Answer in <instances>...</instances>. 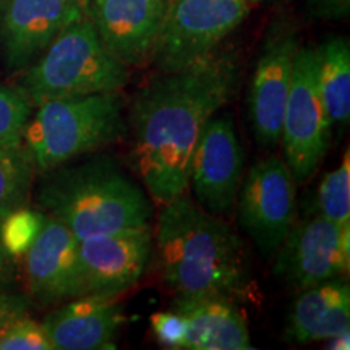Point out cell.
<instances>
[{
    "label": "cell",
    "mask_w": 350,
    "mask_h": 350,
    "mask_svg": "<svg viewBox=\"0 0 350 350\" xmlns=\"http://www.w3.org/2000/svg\"><path fill=\"white\" fill-rule=\"evenodd\" d=\"M239 85V55L217 49L187 67L159 72L135 94L130 164L152 200L164 204L187 193L201 130Z\"/></svg>",
    "instance_id": "6da1fadb"
},
{
    "label": "cell",
    "mask_w": 350,
    "mask_h": 350,
    "mask_svg": "<svg viewBox=\"0 0 350 350\" xmlns=\"http://www.w3.org/2000/svg\"><path fill=\"white\" fill-rule=\"evenodd\" d=\"M163 279L177 295H255L247 248L221 216L208 213L187 193L164 203L152 232Z\"/></svg>",
    "instance_id": "7a4b0ae2"
},
{
    "label": "cell",
    "mask_w": 350,
    "mask_h": 350,
    "mask_svg": "<svg viewBox=\"0 0 350 350\" xmlns=\"http://www.w3.org/2000/svg\"><path fill=\"white\" fill-rule=\"evenodd\" d=\"M39 203L78 240L150 226L152 203L146 191L109 154L49 170Z\"/></svg>",
    "instance_id": "3957f363"
},
{
    "label": "cell",
    "mask_w": 350,
    "mask_h": 350,
    "mask_svg": "<svg viewBox=\"0 0 350 350\" xmlns=\"http://www.w3.org/2000/svg\"><path fill=\"white\" fill-rule=\"evenodd\" d=\"M129 133L120 91L42 103L23 135L34 170L46 174Z\"/></svg>",
    "instance_id": "277c9868"
},
{
    "label": "cell",
    "mask_w": 350,
    "mask_h": 350,
    "mask_svg": "<svg viewBox=\"0 0 350 350\" xmlns=\"http://www.w3.org/2000/svg\"><path fill=\"white\" fill-rule=\"evenodd\" d=\"M129 80L130 68L106 49L93 23L83 15L26 68L20 88L38 107L54 99L120 91Z\"/></svg>",
    "instance_id": "5b68a950"
},
{
    "label": "cell",
    "mask_w": 350,
    "mask_h": 350,
    "mask_svg": "<svg viewBox=\"0 0 350 350\" xmlns=\"http://www.w3.org/2000/svg\"><path fill=\"white\" fill-rule=\"evenodd\" d=\"M260 0H169L151 62L174 72L211 55Z\"/></svg>",
    "instance_id": "8992f818"
},
{
    "label": "cell",
    "mask_w": 350,
    "mask_h": 350,
    "mask_svg": "<svg viewBox=\"0 0 350 350\" xmlns=\"http://www.w3.org/2000/svg\"><path fill=\"white\" fill-rule=\"evenodd\" d=\"M331 130L318 88L317 52L300 46L281 129L284 161L299 185L310 180L325 161Z\"/></svg>",
    "instance_id": "52a82bcc"
},
{
    "label": "cell",
    "mask_w": 350,
    "mask_h": 350,
    "mask_svg": "<svg viewBox=\"0 0 350 350\" xmlns=\"http://www.w3.org/2000/svg\"><path fill=\"white\" fill-rule=\"evenodd\" d=\"M235 204L242 230L261 256L271 260L297 217V182L286 161L269 156L253 164Z\"/></svg>",
    "instance_id": "ba28073f"
},
{
    "label": "cell",
    "mask_w": 350,
    "mask_h": 350,
    "mask_svg": "<svg viewBox=\"0 0 350 350\" xmlns=\"http://www.w3.org/2000/svg\"><path fill=\"white\" fill-rule=\"evenodd\" d=\"M274 273L292 291L345 279L350 266V227L319 214L294 222L275 252Z\"/></svg>",
    "instance_id": "9c48e42d"
},
{
    "label": "cell",
    "mask_w": 350,
    "mask_h": 350,
    "mask_svg": "<svg viewBox=\"0 0 350 350\" xmlns=\"http://www.w3.org/2000/svg\"><path fill=\"white\" fill-rule=\"evenodd\" d=\"M299 47V31L292 21L275 20L271 25L247 96L253 137L262 150H273L281 142L284 109Z\"/></svg>",
    "instance_id": "30bf717a"
},
{
    "label": "cell",
    "mask_w": 350,
    "mask_h": 350,
    "mask_svg": "<svg viewBox=\"0 0 350 350\" xmlns=\"http://www.w3.org/2000/svg\"><path fill=\"white\" fill-rule=\"evenodd\" d=\"M245 152L234 119L214 113L196 143L190 164V182L196 203L208 213L224 216L234 211L243 180Z\"/></svg>",
    "instance_id": "8fae6325"
},
{
    "label": "cell",
    "mask_w": 350,
    "mask_h": 350,
    "mask_svg": "<svg viewBox=\"0 0 350 350\" xmlns=\"http://www.w3.org/2000/svg\"><path fill=\"white\" fill-rule=\"evenodd\" d=\"M152 252L151 226L78 240L85 294L119 297L143 278Z\"/></svg>",
    "instance_id": "7c38bea8"
},
{
    "label": "cell",
    "mask_w": 350,
    "mask_h": 350,
    "mask_svg": "<svg viewBox=\"0 0 350 350\" xmlns=\"http://www.w3.org/2000/svg\"><path fill=\"white\" fill-rule=\"evenodd\" d=\"M100 42L126 67L151 62L169 0H81Z\"/></svg>",
    "instance_id": "4fadbf2b"
},
{
    "label": "cell",
    "mask_w": 350,
    "mask_h": 350,
    "mask_svg": "<svg viewBox=\"0 0 350 350\" xmlns=\"http://www.w3.org/2000/svg\"><path fill=\"white\" fill-rule=\"evenodd\" d=\"M83 15L81 0H0V42L7 68H28Z\"/></svg>",
    "instance_id": "5bb4252c"
},
{
    "label": "cell",
    "mask_w": 350,
    "mask_h": 350,
    "mask_svg": "<svg viewBox=\"0 0 350 350\" xmlns=\"http://www.w3.org/2000/svg\"><path fill=\"white\" fill-rule=\"evenodd\" d=\"M23 261L26 295L31 304L51 306L85 295L78 239L57 219L47 216Z\"/></svg>",
    "instance_id": "9a60e30c"
},
{
    "label": "cell",
    "mask_w": 350,
    "mask_h": 350,
    "mask_svg": "<svg viewBox=\"0 0 350 350\" xmlns=\"http://www.w3.org/2000/svg\"><path fill=\"white\" fill-rule=\"evenodd\" d=\"M117 297L85 294L68 300L44 319L54 350L116 349L124 323Z\"/></svg>",
    "instance_id": "2e32d148"
},
{
    "label": "cell",
    "mask_w": 350,
    "mask_h": 350,
    "mask_svg": "<svg viewBox=\"0 0 350 350\" xmlns=\"http://www.w3.org/2000/svg\"><path fill=\"white\" fill-rule=\"evenodd\" d=\"M174 310L185 321L187 350L252 349L247 319L237 301L222 295H178Z\"/></svg>",
    "instance_id": "e0dca14e"
},
{
    "label": "cell",
    "mask_w": 350,
    "mask_h": 350,
    "mask_svg": "<svg viewBox=\"0 0 350 350\" xmlns=\"http://www.w3.org/2000/svg\"><path fill=\"white\" fill-rule=\"evenodd\" d=\"M350 329V287L334 279L301 291L288 314L287 336L299 344L321 342Z\"/></svg>",
    "instance_id": "ac0fdd59"
},
{
    "label": "cell",
    "mask_w": 350,
    "mask_h": 350,
    "mask_svg": "<svg viewBox=\"0 0 350 350\" xmlns=\"http://www.w3.org/2000/svg\"><path fill=\"white\" fill-rule=\"evenodd\" d=\"M318 88L331 126L342 131L350 120V44L344 36L327 38L314 47Z\"/></svg>",
    "instance_id": "d6986e66"
},
{
    "label": "cell",
    "mask_w": 350,
    "mask_h": 350,
    "mask_svg": "<svg viewBox=\"0 0 350 350\" xmlns=\"http://www.w3.org/2000/svg\"><path fill=\"white\" fill-rule=\"evenodd\" d=\"M34 164L23 143L0 144V219L26 206Z\"/></svg>",
    "instance_id": "ffe728a7"
},
{
    "label": "cell",
    "mask_w": 350,
    "mask_h": 350,
    "mask_svg": "<svg viewBox=\"0 0 350 350\" xmlns=\"http://www.w3.org/2000/svg\"><path fill=\"white\" fill-rule=\"evenodd\" d=\"M317 214L340 227H350V159L345 151L342 163L323 177L318 187Z\"/></svg>",
    "instance_id": "44dd1931"
},
{
    "label": "cell",
    "mask_w": 350,
    "mask_h": 350,
    "mask_svg": "<svg viewBox=\"0 0 350 350\" xmlns=\"http://www.w3.org/2000/svg\"><path fill=\"white\" fill-rule=\"evenodd\" d=\"M46 219V214L26 206L15 209L0 219V242L8 255L15 260L23 258L42 229Z\"/></svg>",
    "instance_id": "7402d4cb"
},
{
    "label": "cell",
    "mask_w": 350,
    "mask_h": 350,
    "mask_svg": "<svg viewBox=\"0 0 350 350\" xmlns=\"http://www.w3.org/2000/svg\"><path fill=\"white\" fill-rule=\"evenodd\" d=\"M33 106L21 88L0 83V144L23 143Z\"/></svg>",
    "instance_id": "603a6c76"
},
{
    "label": "cell",
    "mask_w": 350,
    "mask_h": 350,
    "mask_svg": "<svg viewBox=\"0 0 350 350\" xmlns=\"http://www.w3.org/2000/svg\"><path fill=\"white\" fill-rule=\"evenodd\" d=\"M0 350H54L44 323L20 318L0 336Z\"/></svg>",
    "instance_id": "cb8c5ba5"
},
{
    "label": "cell",
    "mask_w": 350,
    "mask_h": 350,
    "mask_svg": "<svg viewBox=\"0 0 350 350\" xmlns=\"http://www.w3.org/2000/svg\"><path fill=\"white\" fill-rule=\"evenodd\" d=\"M151 329L163 347L183 349L185 321L175 310L157 312L151 317Z\"/></svg>",
    "instance_id": "d4e9b609"
},
{
    "label": "cell",
    "mask_w": 350,
    "mask_h": 350,
    "mask_svg": "<svg viewBox=\"0 0 350 350\" xmlns=\"http://www.w3.org/2000/svg\"><path fill=\"white\" fill-rule=\"evenodd\" d=\"M31 300L28 295L0 291V336L20 318L28 317Z\"/></svg>",
    "instance_id": "484cf974"
},
{
    "label": "cell",
    "mask_w": 350,
    "mask_h": 350,
    "mask_svg": "<svg viewBox=\"0 0 350 350\" xmlns=\"http://www.w3.org/2000/svg\"><path fill=\"white\" fill-rule=\"evenodd\" d=\"M306 12L314 20L342 21L350 13V0H308Z\"/></svg>",
    "instance_id": "4316f807"
},
{
    "label": "cell",
    "mask_w": 350,
    "mask_h": 350,
    "mask_svg": "<svg viewBox=\"0 0 350 350\" xmlns=\"http://www.w3.org/2000/svg\"><path fill=\"white\" fill-rule=\"evenodd\" d=\"M16 282V260L8 255L0 242V291H10Z\"/></svg>",
    "instance_id": "83f0119b"
},
{
    "label": "cell",
    "mask_w": 350,
    "mask_h": 350,
    "mask_svg": "<svg viewBox=\"0 0 350 350\" xmlns=\"http://www.w3.org/2000/svg\"><path fill=\"white\" fill-rule=\"evenodd\" d=\"M326 347L332 350H347L350 347V331H344L332 336V338L327 339Z\"/></svg>",
    "instance_id": "f1b7e54d"
}]
</instances>
